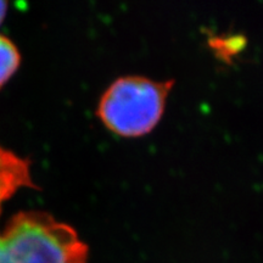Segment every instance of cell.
<instances>
[{
  "mask_svg": "<svg viewBox=\"0 0 263 263\" xmlns=\"http://www.w3.org/2000/svg\"><path fill=\"white\" fill-rule=\"evenodd\" d=\"M171 87L172 82L144 77L118 78L101 97L99 117L118 136H144L159 123Z\"/></svg>",
  "mask_w": 263,
  "mask_h": 263,
  "instance_id": "2",
  "label": "cell"
},
{
  "mask_svg": "<svg viewBox=\"0 0 263 263\" xmlns=\"http://www.w3.org/2000/svg\"><path fill=\"white\" fill-rule=\"evenodd\" d=\"M6 12H8V3L2 2V0H0V25H2L3 21H4Z\"/></svg>",
  "mask_w": 263,
  "mask_h": 263,
  "instance_id": "4",
  "label": "cell"
},
{
  "mask_svg": "<svg viewBox=\"0 0 263 263\" xmlns=\"http://www.w3.org/2000/svg\"><path fill=\"white\" fill-rule=\"evenodd\" d=\"M38 189L28 159L0 145V216L21 189ZM88 246L71 226L39 210L16 212L0 229V263H85Z\"/></svg>",
  "mask_w": 263,
  "mask_h": 263,
  "instance_id": "1",
  "label": "cell"
},
{
  "mask_svg": "<svg viewBox=\"0 0 263 263\" xmlns=\"http://www.w3.org/2000/svg\"><path fill=\"white\" fill-rule=\"evenodd\" d=\"M21 55L16 45L8 37L0 34V88L18 70Z\"/></svg>",
  "mask_w": 263,
  "mask_h": 263,
  "instance_id": "3",
  "label": "cell"
}]
</instances>
